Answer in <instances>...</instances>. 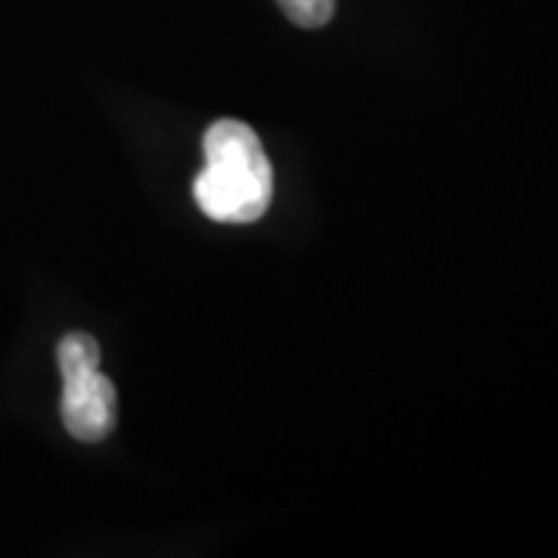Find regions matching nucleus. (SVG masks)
<instances>
[{"mask_svg":"<svg viewBox=\"0 0 558 558\" xmlns=\"http://www.w3.org/2000/svg\"><path fill=\"white\" fill-rule=\"evenodd\" d=\"M205 168L193 183L196 205L218 223H255L274 199V168L260 137L240 119L215 121L205 137Z\"/></svg>","mask_w":558,"mask_h":558,"instance_id":"obj_1","label":"nucleus"},{"mask_svg":"<svg viewBox=\"0 0 558 558\" xmlns=\"http://www.w3.org/2000/svg\"><path fill=\"white\" fill-rule=\"evenodd\" d=\"M62 373V425L75 440L97 444L109 438L119 418V395L100 373V344L87 332H69L57 344Z\"/></svg>","mask_w":558,"mask_h":558,"instance_id":"obj_2","label":"nucleus"},{"mask_svg":"<svg viewBox=\"0 0 558 558\" xmlns=\"http://www.w3.org/2000/svg\"><path fill=\"white\" fill-rule=\"evenodd\" d=\"M277 3L299 28H323L336 16V0H277Z\"/></svg>","mask_w":558,"mask_h":558,"instance_id":"obj_3","label":"nucleus"}]
</instances>
